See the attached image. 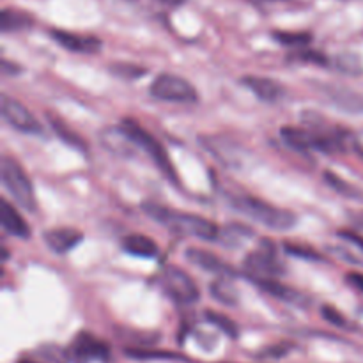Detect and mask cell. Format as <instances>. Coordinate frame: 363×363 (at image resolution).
I'll list each match as a JSON object with an SVG mask.
<instances>
[{
  "label": "cell",
  "mask_w": 363,
  "mask_h": 363,
  "mask_svg": "<svg viewBox=\"0 0 363 363\" xmlns=\"http://www.w3.org/2000/svg\"><path fill=\"white\" fill-rule=\"evenodd\" d=\"M273 38L277 43L286 46H307L311 45L312 34L308 32H289V30H275Z\"/></svg>",
  "instance_id": "4316f807"
},
{
  "label": "cell",
  "mask_w": 363,
  "mask_h": 363,
  "mask_svg": "<svg viewBox=\"0 0 363 363\" xmlns=\"http://www.w3.org/2000/svg\"><path fill=\"white\" fill-rule=\"evenodd\" d=\"M43 240H45L46 247L50 250L62 255L73 250L74 247H78L84 240V234L78 229H73V227H59V229L46 230L43 234Z\"/></svg>",
  "instance_id": "4fadbf2b"
},
{
  "label": "cell",
  "mask_w": 363,
  "mask_h": 363,
  "mask_svg": "<svg viewBox=\"0 0 363 363\" xmlns=\"http://www.w3.org/2000/svg\"><path fill=\"white\" fill-rule=\"evenodd\" d=\"M126 357L133 360H183V357L172 351L163 350H140V347H128L124 350Z\"/></svg>",
  "instance_id": "603a6c76"
},
{
  "label": "cell",
  "mask_w": 363,
  "mask_h": 363,
  "mask_svg": "<svg viewBox=\"0 0 363 363\" xmlns=\"http://www.w3.org/2000/svg\"><path fill=\"white\" fill-rule=\"evenodd\" d=\"M280 137L282 140L289 145L294 151H311V149H318L319 138L318 133L311 128H298V126H284L280 130Z\"/></svg>",
  "instance_id": "9a60e30c"
},
{
  "label": "cell",
  "mask_w": 363,
  "mask_h": 363,
  "mask_svg": "<svg viewBox=\"0 0 363 363\" xmlns=\"http://www.w3.org/2000/svg\"><path fill=\"white\" fill-rule=\"evenodd\" d=\"M291 347L293 346H289V344H280V346L268 347V350H264V353H261V357H282V354L289 353Z\"/></svg>",
  "instance_id": "d6a6232c"
},
{
  "label": "cell",
  "mask_w": 363,
  "mask_h": 363,
  "mask_svg": "<svg viewBox=\"0 0 363 363\" xmlns=\"http://www.w3.org/2000/svg\"><path fill=\"white\" fill-rule=\"evenodd\" d=\"M0 174H2L4 186L13 195L14 201L23 209L34 213L38 209V201H35L34 186L25 174L23 167L13 156L4 155L2 162H0Z\"/></svg>",
  "instance_id": "277c9868"
},
{
  "label": "cell",
  "mask_w": 363,
  "mask_h": 363,
  "mask_svg": "<svg viewBox=\"0 0 363 363\" xmlns=\"http://www.w3.org/2000/svg\"><path fill=\"white\" fill-rule=\"evenodd\" d=\"M149 92L152 98L170 103H197L199 99L197 89L183 77L172 73L158 74L152 80Z\"/></svg>",
  "instance_id": "8992f818"
},
{
  "label": "cell",
  "mask_w": 363,
  "mask_h": 363,
  "mask_svg": "<svg viewBox=\"0 0 363 363\" xmlns=\"http://www.w3.org/2000/svg\"><path fill=\"white\" fill-rule=\"evenodd\" d=\"M333 62L340 73L350 74V77H360L363 73V62L357 53H339Z\"/></svg>",
  "instance_id": "d4e9b609"
},
{
  "label": "cell",
  "mask_w": 363,
  "mask_h": 363,
  "mask_svg": "<svg viewBox=\"0 0 363 363\" xmlns=\"http://www.w3.org/2000/svg\"><path fill=\"white\" fill-rule=\"evenodd\" d=\"M50 35H52V39L57 45L74 53H89V55H92V53L99 52L103 46L101 41L94 38V35H82L77 34V32L60 30V28H52Z\"/></svg>",
  "instance_id": "8fae6325"
},
{
  "label": "cell",
  "mask_w": 363,
  "mask_h": 363,
  "mask_svg": "<svg viewBox=\"0 0 363 363\" xmlns=\"http://www.w3.org/2000/svg\"><path fill=\"white\" fill-rule=\"evenodd\" d=\"M254 4H268V2H277V0H250Z\"/></svg>",
  "instance_id": "74e56055"
},
{
  "label": "cell",
  "mask_w": 363,
  "mask_h": 363,
  "mask_svg": "<svg viewBox=\"0 0 363 363\" xmlns=\"http://www.w3.org/2000/svg\"><path fill=\"white\" fill-rule=\"evenodd\" d=\"M206 319H208V321L211 323V325H215L216 328L222 330L223 333H227V335H229V337H233V339H236L238 333H240V332H238L236 323H234L233 319L227 318V315L218 314V312L208 311V312H206Z\"/></svg>",
  "instance_id": "f1b7e54d"
},
{
  "label": "cell",
  "mask_w": 363,
  "mask_h": 363,
  "mask_svg": "<svg viewBox=\"0 0 363 363\" xmlns=\"http://www.w3.org/2000/svg\"><path fill=\"white\" fill-rule=\"evenodd\" d=\"M2 227L6 233L14 238H20V240H27L30 236V227L18 213V209L6 199H2Z\"/></svg>",
  "instance_id": "2e32d148"
},
{
  "label": "cell",
  "mask_w": 363,
  "mask_h": 363,
  "mask_svg": "<svg viewBox=\"0 0 363 363\" xmlns=\"http://www.w3.org/2000/svg\"><path fill=\"white\" fill-rule=\"evenodd\" d=\"M34 18L30 14L23 13L20 9H11L6 7L0 16V25H2V32H14V30H23V28L32 27Z\"/></svg>",
  "instance_id": "44dd1931"
},
{
  "label": "cell",
  "mask_w": 363,
  "mask_h": 363,
  "mask_svg": "<svg viewBox=\"0 0 363 363\" xmlns=\"http://www.w3.org/2000/svg\"><path fill=\"white\" fill-rule=\"evenodd\" d=\"M347 282L353 287H357L360 293H363V273H350L347 275Z\"/></svg>",
  "instance_id": "e575fe53"
},
{
  "label": "cell",
  "mask_w": 363,
  "mask_h": 363,
  "mask_svg": "<svg viewBox=\"0 0 363 363\" xmlns=\"http://www.w3.org/2000/svg\"><path fill=\"white\" fill-rule=\"evenodd\" d=\"M326 91H328V96H332L333 101L342 106V108H346L347 112H363V99L357 92L344 87H335L333 92L330 89H326Z\"/></svg>",
  "instance_id": "7402d4cb"
},
{
  "label": "cell",
  "mask_w": 363,
  "mask_h": 363,
  "mask_svg": "<svg viewBox=\"0 0 363 363\" xmlns=\"http://www.w3.org/2000/svg\"><path fill=\"white\" fill-rule=\"evenodd\" d=\"M2 73H4V77H9V74H18V73H21V67L18 66V64H13V62H9L7 59H4L2 60Z\"/></svg>",
  "instance_id": "836d02e7"
},
{
  "label": "cell",
  "mask_w": 363,
  "mask_h": 363,
  "mask_svg": "<svg viewBox=\"0 0 363 363\" xmlns=\"http://www.w3.org/2000/svg\"><path fill=\"white\" fill-rule=\"evenodd\" d=\"M123 250L126 254L135 255V257L152 259L158 255V245L144 234H130V236L123 238Z\"/></svg>",
  "instance_id": "e0dca14e"
},
{
  "label": "cell",
  "mask_w": 363,
  "mask_h": 363,
  "mask_svg": "<svg viewBox=\"0 0 363 363\" xmlns=\"http://www.w3.org/2000/svg\"><path fill=\"white\" fill-rule=\"evenodd\" d=\"M209 291H211V296L222 305H229V307L238 305V289L230 277H220L209 286Z\"/></svg>",
  "instance_id": "d6986e66"
},
{
  "label": "cell",
  "mask_w": 363,
  "mask_h": 363,
  "mask_svg": "<svg viewBox=\"0 0 363 363\" xmlns=\"http://www.w3.org/2000/svg\"><path fill=\"white\" fill-rule=\"evenodd\" d=\"M158 2L165 4V6H170V7H177V6H181V4L186 2V0H158Z\"/></svg>",
  "instance_id": "d590c367"
},
{
  "label": "cell",
  "mask_w": 363,
  "mask_h": 363,
  "mask_svg": "<svg viewBox=\"0 0 363 363\" xmlns=\"http://www.w3.org/2000/svg\"><path fill=\"white\" fill-rule=\"evenodd\" d=\"M46 119H48V124L52 126V130L55 131L57 137L60 138L62 142H66L67 145H71V147L78 149V151H82L84 155H87L89 152V144L84 140V138L80 137V135L77 133V131L71 130L69 126H67L66 123H64L60 117L53 116V113H46Z\"/></svg>",
  "instance_id": "ac0fdd59"
},
{
  "label": "cell",
  "mask_w": 363,
  "mask_h": 363,
  "mask_svg": "<svg viewBox=\"0 0 363 363\" xmlns=\"http://www.w3.org/2000/svg\"><path fill=\"white\" fill-rule=\"evenodd\" d=\"M186 259L188 262H191V264L199 266V268L206 269V272L209 273H215V275H220V277L236 275V269H234L229 262H225L222 257L211 254V252L202 250V248H188Z\"/></svg>",
  "instance_id": "7c38bea8"
},
{
  "label": "cell",
  "mask_w": 363,
  "mask_h": 363,
  "mask_svg": "<svg viewBox=\"0 0 363 363\" xmlns=\"http://www.w3.org/2000/svg\"><path fill=\"white\" fill-rule=\"evenodd\" d=\"M229 202L236 211L248 216L261 225L269 227L273 230H289L296 225V215L289 209L277 208L262 199L248 194L229 195Z\"/></svg>",
  "instance_id": "7a4b0ae2"
},
{
  "label": "cell",
  "mask_w": 363,
  "mask_h": 363,
  "mask_svg": "<svg viewBox=\"0 0 363 363\" xmlns=\"http://www.w3.org/2000/svg\"><path fill=\"white\" fill-rule=\"evenodd\" d=\"M142 211L152 218L155 222L162 223L172 233L181 236H194L199 240L215 241L220 236V227L213 220L204 218L201 215H191V213H181L172 208H165L156 202H144Z\"/></svg>",
  "instance_id": "6da1fadb"
},
{
  "label": "cell",
  "mask_w": 363,
  "mask_h": 363,
  "mask_svg": "<svg viewBox=\"0 0 363 363\" xmlns=\"http://www.w3.org/2000/svg\"><path fill=\"white\" fill-rule=\"evenodd\" d=\"M241 85L248 89L250 92H254L259 99L268 103H275L279 99L284 98V87L277 80L264 77H254V74H248V77L241 78Z\"/></svg>",
  "instance_id": "5bb4252c"
},
{
  "label": "cell",
  "mask_w": 363,
  "mask_h": 363,
  "mask_svg": "<svg viewBox=\"0 0 363 363\" xmlns=\"http://www.w3.org/2000/svg\"><path fill=\"white\" fill-rule=\"evenodd\" d=\"M110 73L116 74L117 78H123V80H137L147 74V69L144 66H137V64L130 62H113L110 64Z\"/></svg>",
  "instance_id": "484cf974"
},
{
  "label": "cell",
  "mask_w": 363,
  "mask_h": 363,
  "mask_svg": "<svg viewBox=\"0 0 363 363\" xmlns=\"http://www.w3.org/2000/svg\"><path fill=\"white\" fill-rule=\"evenodd\" d=\"M245 266L252 277H279L286 273V268L279 261L275 245L268 240H262L257 250L247 255Z\"/></svg>",
  "instance_id": "9c48e42d"
},
{
  "label": "cell",
  "mask_w": 363,
  "mask_h": 363,
  "mask_svg": "<svg viewBox=\"0 0 363 363\" xmlns=\"http://www.w3.org/2000/svg\"><path fill=\"white\" fill-rule=\"evenodd\" d=\"M323 177H325V183L328 184L332 190H335L337 194L344 195V197H350V199H362V191L358 190L357 186L350 184L346 179L339 177L335 172H332V170H326L325 176Z\"/></svg>",
  "instance_id": "cb8c5ba5"
},
{
  "label": "cell",
  "mask_w": 363,
  "mask_h": 363,
  "mask_svg": "<svg viewBox=\"0 0 363 363\" xmlns=\"http://www.w3.org/2000/svg\"><path fill=\"white\" fill-rule=\"evenodd\" d=\"M71 363H91L106 360L110 357V346L91 332H80L66 351Z\"/></svg>",
  "instance_id": "52a82bcc"
},
{
  "label": "cell",
  "mask_w": 363,
  "mask_h": 363,
  "mask_svg": "<svg viewBox=\"0 0 363 363\" xmlns=\"http://www.w3.org/2000/svg\"><path fill=\"white\" fill-rule=\"evenodd\" d=\"M16 363H39V362H34V360H28V358H23V360H18Z\"/></svg>",
  "instance_id": "f35d334b"
},
{
  "label": "cell",
  "mask_w": 363,
  "mask_h": 363,
  "mask_svg": "<svg viewBox=\"0 0 363 363\" xmlns=\"http://www.w3.org/2000/svg\"><path fill=\"white\" fill-rule=\"evenodd\" d=\"M284 252L293 257L305 259V261H323V255L315 248L300 243H284Z\"/></svg>",
  "instance_id": "83f0119b"
},
{
  "label": "cell",
  "mask_w": 363,
  "mask_h": 363,
  "mask_svg": "<svg viewBox=\"0 0 363 363\" xmlns=\"http://www.w3.org/2000/svg\"><path fill=\"white\" fill-rule=\"evenodd\" d=\"M121 130H123L124 133L131 138V142H133L137 147H140L142 151H144L145 155L152 160V163H155V165L158 167V169L162 170L167 177H169L170 183H174V184L179 183V177H177L176 169H174L172 162H170L169 155H167V151H165V147L162 145V142L156 140V138L152 137L147 130H145V128H142L137 121L130 119V117L121 121Z\"/></svg>",
  "instance_id": "3957f363"
},
{
  "label": "cell",
  "mask_w": 363,
  "mask_h": 363,
  "mask_svg": "<svg viewBox=\"0 0 363 363\" xmlns=\"http://www.w3.org/2000/svg\"><path fill=\"white\" fill-rule=\"evenodd\" d=\"M158 284L163 293L179 305H191L201 298V291L194 279L177 266H167L158 275Z\"/></svg>",
  "instance_id": "5b68a950"
},
{
  "label": "cell",
  "mask_w": 363,
  "mask_h": 363,
  "mask_svg": "<svg viewBox=\"0 0 363 363\" xmlns=\"http://www.w3.org/2000/svg\"><path fill=\"white\" fill-rule=\"evenodd\" d=\"M339 236L344 238V240H346V241H350V243L357 245L358 248H362V250H363V238L360 236V234L354 233V230L342 229V230H339Z\"/></svg>",
  "instance_id": "1f68e13d"
},
{
  "label": "cell",
  "mask_w": 363,
  "mask_h": 363,
  "mask_svg": "<svg viewBox=\"0 0 363 363\" xmlns=\"http://www.w3.org/2000/svg\"><path fill=\"white\" fill-rule=\"evenodd\" d=\"M252 236H254V233H252L250 227L243 225V223H230L229 227H225V229H220V236L218 240L222 241L225 247H230V248H240L241 245L247 243L248 240H252Z\"/></svg>",
  "instance_id": "ffe728a7"
},
{
  "label": "cell",
  "mask_w": 363,
  "mask_h": 363,
  "mask_svg": "<svg viewBox=\"0 0 363 363\" xmlns=\"http://www.w3.org/2000/svg\"><path fill=\"white\" fill-rule=\"evenodd\" d=\"M321 312H323V318H325L328 323H332V325L342 326V328H344V326H347L346 318H344V315L340 314L337 308H333L332 305H325Z\"/></svg>",
  "instance_id": "4dcf8cb0"
},
{
  "label": "cell",
  "mask_w": 363,
  "mask_h": 363,
  "mask_svg": "<svg viewBox=\"0 0 363 363\" xmlns=\"http://www.w3.org/2000/svg\"><path fill=\"white\" fill-rule=\"evenodd\" d=\"M289 60H298V62L307 64H319V66H328V57L315 50H301V52H294L289 55Z\"/></svg>",
  "instance_id": "f546056e"
},
{
  "label": "cell",
  "mask_w": 363,
  "mask_h": 363,
  "mask_svg": "<svg viewBox=\"0 0 363 363\" xmlns=\"http://www.w3.org/2000/svg\"><path fill=\"white\" fill-rule=\"evenodd\" d=\"M250 282H254L259 289H262L264 293H268L269 296L277 298V300H282L286 303L298 305V307H307L311 303L307 296L300 291L293 289V287L286 286V284L275 280V277H252L248 275Z\"/></svg>",
  "instance_id": "30bf717a"
},
{
  "label": "cell",
  "mask_w": 363,
  "mask_h": 363,
  "mask_svg": "<svg viewBox=\"0 0 363 363\" xmlns=\"http://www.w3.org/2000/svg\"><path fill=\"white\" fill-rule=\"evenodd\" d=\"M351 220H353V222L357 223L358 227H362V229H363V215H358V213H354V215H351Z\"/></svg>",
  "instance_id": "8d00e7d4"
},
{
  "label": "cell",
  "mask_w": 363,
  "mask_h": 363,
  "mask_svg": "<svg viewBox=\"0 0 363 363\" xmlns=\"http://www.w3.org/2000/svg\"><path fill=\"white\" fill-rule=\"evenodd\" d=\"M0 112H2L4 121L9 124L14 130L21 131V133L28 135H41L43 126L34 116H32L30 110L20 103L18 99L11 98V96L2 94L0 98Z\"/></svg>",
  "instance_id": "ba28073f"
}]
</instances>
